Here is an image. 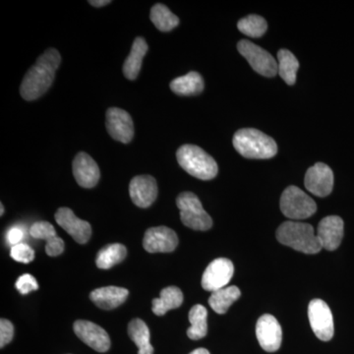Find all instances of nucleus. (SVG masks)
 Masks as SVG:
<instances>
[{"label":"nucleus","mask_w":354,"mask_h":354,"mask_svg":"<svg viewBox=\"0 0 354 354\" xmlns=\"http://www.w3.org/2000/svg\"><path fill=\"white\" fill-rule=\"evenodd\" d=\"M62 57L55 48H48L26 73L20 87V94L26 101H35L48 92L55 81Z\"/></svg>","instance_id":"obj_1"},{"label":"nucleus","mask_w":354,"mask_h":354,"mask_svg":"<svg viewBox=\"0 0 354 354\" xmlns=\"http://www.w3.org/2000/svg\"><path fill=\"white\" fill-rule=\"evenodd\" d=\"M277 239L279 243L305 254H316L323 249L313 227L299 221L281 223L277 230Z\"/></svg>","instance_id":"obj_2"},{"label":"nucleus","mask_w":354,"mask_h":354,"mask_svg":"<svg viewBox=\"0 0 354 354\" xmlns=\"http://www.w3.org/2000/svg\"><path fill=\"white\" fill-rule=\"evenodd\" d=\"M232 143L235 150L247 158L266 160L278 152L274 140L253 128H244L235 133Z\"/></svg>","instance_id":"obj_3"},{"label":"nucleus","mask_w":354,"mask_h":354,"mask_svg":"<svg viewBox=\"0 0 354 354\" xmlns=\"http://www.w3.org/2000/svg\"><path fill=\"white\" fill-rule=\"evenodd\" d=\"M177 162L190 176L202 180L215 178L218 167L216 160L200 147L183 145L176 153Z\"/></svg>","instance_id":"obj_4"},{"label":"nucleus","mask_w":354,"mask_h":354,"mask_svg":"<svg viewBox=\"0 0 354 354\" xmlns=\"http://www.w3.org/2000/svg\"><path fill=\"white\" fill-rule=\"evenodd\" d=\"M176 205L180 209L181 221L186 227L206 232L213 225L211 216L203 208L201 201L194 193H181L177 197Z\"/></svg>","instance_id":"obj_5"},{"label":"nucleus","mask_w":354,"mask_h":354,"mask_svg":"<svg viewBox=\"0 0 354 354\" xmlns=\"http://www.w3.org/2000/svg\"><path fill=\"white\" fill-rule=\"evenodd\" d=\"M281 211L291 220H305L317 211L315 201L297 186H288L281 197Z\"/></svg>","instance_id":"obj_6"},{"label":"nucleus","mask_w":354,"mask_h":354,"mask_svg":"<svg viewBox=\"0 0 354 354\" xmlns=\"http://www.w3.org/2000/svg\"><path fill=\"white\" fill-rule=\"evenodd\" d=\"M237 48L242 57H245L251 67L260 75L274 77L278 74V62L264 48L247 39L239 41Z\"/></svg>","instance_id":"obj_7"},{"label":"nucleus","mask_w":354,"mask_h":354,"mask_svg":"<svg viewBox=\"0 0 354 354\" xmlns=\"http://www.w3.org/2000/svg\"><path fill=\"white\" fill-rule=\"evenodd\" d=\"M310 326L314 334L323 342H329L334 337V318L330 307L322 299H314L308 306Z\"/></svg>","instance_id":"obj_8"},{"label":"nucleus","mask_w":354,"mask_h":354,"mask_svg":"<svg viewBox=\"0 0 354 354\" xmlns=\"http://www.w3.org/2000/svg\"><path fill=\"white\" fill-rule=\"evenodd\" d=\"M234 267L232 261L218 258L209 263L202 277V286L205 290L216 291L225 288L232 279Z\"/></svg>","instance_id":"obj_9"},{"label":"nucleus","mask_w":354,"mask_h":354,"mask_svg":"<svg viewBox=\"0 0 354 354\" xmlns=\"http://www.w3.org/2000/svg\"><path fill=\"white\" fill-rule=\"evenodd\" d=\"M304 183L306 189L312 194L326 197L330 194L334 187V174L327 165L317 162L307 171Z\"/></svg>","instance_id":"obj_10"},{"label":"nucleus","mask_w":354,"mask_h":354,"mask_svg":"<svg viewBox=\"0 0 354 354\" xmlns=\"http://www.w3.org/2000/svg\"><path fill=\"white\" fill-rule=\"evenodd\" d=\"M106 127L111 138L121 143H129L134 137V124L131 116L123 109H109L106 111Z\"/></svg>","instance_id":"obj_11"},{"label":"nucleus","mask_w":354,"mask_h":354,"mask_svg":"<svg viewBox=\"0 0 354 354\" xmlns=\"http://www.w3.org/2000/svg\"><path fill=\"white\" fill-rule=\"evenodd\" d=\"M256 335L261 348L268 353H274L281 348L283 330L274 316L266 314L260 317L256 325Z\"/></svg>","instance_id":"obj_12"},{"label":"nucleus","mask_w":354,"mask_h":354,"mask_svg":"<svg viewBox=\"0 0 354 354\" xmlns=\"http://www.w3.org/2000/svg\"><path fill=\"white\" fill-rule=\"evenodd\" d=\"M178 237L174 230L167 227H151L144 236L143 246L149 253H169L176 250Z\"/></svg>","instance_id":"obj_13"},{"label":"nucleus","mask_w":354,"mask_h":354,"mask_svg":"<svg viewBox=\"0 0 354 354\" xmlns=\"http://www.w3.org/2000/svg\"><path fill=\"white\" fill-rule=\"evenodd\" d=\"M74 332L81 341L95 351L106 353L111 348L108 333L97 324L86 320L76 321L74 323Z\"/></svg>","instance_id":"obj_14"},{"label":"nucleus","mask_w":354,"mask_h":354,"mask_svg":"<svg viewBox=\"0 0 354 354\" xmlns=\"http://www.w3.org/2000/svg\"><path fill=\"white\" fill-rule=\"evenodd\" d=\"M55 221L74 241L80 244L87 243L92 235V227L88 221L77 218L69 208H60L55 213Z\"/></svg>","instance_id":"obj_15"},{"label":"nucleus","mask_w":354,"mask_h":354,"mask_svg":"<svg viewBox=\"0 0 354 354\" xmlns=\"http://www.w3.org/2000/svg\"><path fill=\"white\" fill-rule=\"evenodd\" d=\"M344 225L342 218L329 216L319 223L317 237L323 249L334 251L341 245L344 237Z\"/></svg>","instance_id":"obj_16"},{"label":"nucleus","mask_w":354,"mask_h":354,"mask_svg":"<svg viewBox=\"0 0 354 354\" xmlns=\"http://www.w3.org/2000/svg\"><path fill=\"white\" fill-rule=\"evenodd\" d=\"M129 193L136 206L149 208L157 199V181L151 176H135L129 184Z\"/></svg>","instance_id":"obj_17"},{"label":"nucleus","mask_w":354,"mask_h":354,"mask_svg":"<svg viewBox=\"0 0 354 354\" xmlns=\"http://www.w3.org/2000/svg\"><path fill=\"white\" fill-rule=\"evenodd\" d=\"M72 169H73V176L75 177L77 183L81 187L93 188L99 183L100 176H101L99 165L88 153H79L74 158Z\"/></svg>","instance_id":"obj_18"},{"label":"nucleus","mask_w":354,"mask_h":354,"mask_svg":"<svg viewBox=\"0 0 354 354\" xmlns=\"http://www.w3.org/2000/svg\"><path fill=\"white\" fill-rule=\"evenodd\" d=\"M30 234L36 239L46 241V253L50 257L60 255L64 251V241L58 237L55 227L48 221H37L30 228Z\"/></svg>","instance_id":"obj_19"},{"label":"nucleus","mask_w":354,"mask_h":354,"mask_svg":"<svg viewBox=\"0 0 354 354\" xmlns=\"http://www.w3.org/2000/svg\"><path fill=\"white\" fill-rule=\"evenodd\" d=\"M129 291L118 286H106L97 288L90 295L91 300L99 308L111 310L120 306L127 301Z\"/></svg>","instance_id":"obj_20"},{"label":"nucleus","mask_w":354,"mask_h":354,"mask_svg":"<svg viewBox=\"0 0 354 354\" xmlns=\"http://www.w3.org/2000/svg\"><path fill=\"white\" fill-rule=\"evenodd\" d=\"M148 51V44L143 38L135 39L131 51L123 64V74L129 80H135L139 75L141 70L143 58Z\"/></svg>","instance_id":"obj_21"},{"label":"nucleus","mask_w":354,"mask_h":354,"mask_svg":"<svg viewBox=\"0 0 354 354\" xmlns=\"http://www.w3.org/2000/svg\"><path fill=\"white\" fill-rule=\"evenodd\" d=\"M183 302V291L176 286H169L160 291V297L153 300L152 310L156 315L164 316L169 310L180 307Z\"/></svg>","instance_id":"obj_22"},{"label":"nucleus","mask_w":354,"mask_h":354,"mask_svg":"<svg viewBox=\"0 0 354 354\" xmlns=\"http://www.w3.org/2000/svg\"><path fill=\"white\" fill-rule=\"evenodd\" d=\"M172 92L178 95H195L204 90V80L198 72L192 71L171 81Z\"/></svg>","instance_id":"obj_23"},{"label":"nucleus","mask_w":354,"mask_h":354,"mask_svg":"<svg viewBox=\"0 0 354 354\" xmlns=\"http://www.w3.org/2000/svg\"><path fill=\"white\" fill-rule=\"evenodd\" d=\"M128 335L139 348L138 354H153L150 342V330L141 319H134L128 325Z\"/></svg>","instance_id":"obj_24"},{"label":"nucleus","mask_w":354,"mask_h":354,"mask_svg":"<svg viewBox=\"0 0 354 354\" xmlns=\"http://www.w3.org/2000/svg\"><path fill=\"white\" fill-rule=\"evenodd\" d=\"M241 295V290L237 286H225L212 292L209 298V304L216 313L225 314Z\"/></svg>","instance_id":"obj_25"},{"label":"nucleus","mask_w":354,"mask_h":354,"mask_svg":"<svg viewBox=\"0 0 354 354\" xmlns=\"http://www.w3.org/2000/svg\"><path fill=\"white\" fill-rule=\"evenodd\" d=\"M208 311L201 304L195 305L189 312V329L187 330V335L193 341H198L206 337L208 333Z\"/></svg>","instance_id":"obj_26"},{"label":"nucleus","mask_w":354,"mask_h":354,"mask_svg":"<svg viewBox=\"0 0 354 354\" xmlns=\"http://www.w3.org/2000/svg\"><path fill=\"white\" fill-rule=\"evenodd\" d=\"M127 247L120 243L109 244L97 253L95 264L99 269L108 270L127 257Z\"/></svg>","instance_id":"obj_27"},{"label":"nucleus","mask_w":354,"mask_h":354,"mask_svg":"<svg viewBox=\"0 0 354 354\" xmlns=\"http://www.w3.org/2000/svg\"><path fill=\"white\" fill-rule=\"evenodd\" d=\"M299 62L291 51L281 50L278 53V73L288 85H293L297 81Z\"/></svg>","instance_id":"obj_28"},{"label":"nucleus","mask_w":354,"mask_h":354,"mask_svg":"<svg viewBox=\"0 0 354 354\" xmlns=\"http://www.w3.org/2000/svg\"><path fill=\"white\" fill-rule=\"evenodd\" d=\"M151 21L162 32H169L179 24V18L164 4L158 3L151 9Z\"/></svg>","instance_id":"obj_29"},{"label":"nucleus","mask_w":354,"mask_h":354,"mask_svg":"<svg viewBox=\"0 0 354 354\" xmlns=\"http://www.w3.org/2000/svg\"><path fill=\"white\" fill-rule=\"evenodd\" d=\"M237 28L242 34L251 38H260L267 32L268 24L259 15H248L237 23Z\"/></svg>","instance_id":"obj_30"},{"label":"nucleus","mask_w":354,"mask_h":354,"mask_svg":"<svg viewBox=\"0 0 354 354\" xmlns=\"http://www.w3.org/2000/svg\"><path fill=\"white\" fill-rule=\"evenodd\" d=\"M10 256L12 259L23 264H29L35 259L34 250L25 243H19L11 247Z\"/></svg>","instance_id":"obj_31"},{"label":"nucleus","mask_w":354,"mask_h":354,"mask_svg":"<svg viewBox=\"0 0 354 354\" xmlns=\"http://www.w3.org/2000/svg\"><path fill=\"white\" fill-rule=\"evenodd\" d=\"M16 288L21 295H25L31 291L38 290L39 285L37 283V279L32 274H25L16 281Z\"/></svg>","instance_id":"obj_32"},{"label":"nucleus","mask_w":354,"mask_h":354,"mask_svg":"<svg viewBox=\"0 0 354 354\" xmlns=\"http://www.w3.org/2000/svg\"><path fill=\"white\" fill-rule=\"evenodd\" d=\"M14 327L10 321L1 319L0 321V348H3L6 344L12 341Z\"/></svg>","instance_id":"obj_33"},{"label":"nucleus","mask_w":354,"mask_h":354,"mask_svg":"<svg viewBox=\"0 0 354 354\" xmlns=\"http://www.w3.org/2000/svg\"><path fill=\"white\" fill-rule=\"evenodd\" d=\"M23 237H24V232H23L22 228L19 227H11L6 234L7 242L10 244L11 247L21 243Z\"/></svg>","instance_id":"obj_34"},{"label":"nucleus","mask_w":354,"mask_h":354,"mask_svg":"<svg viewBox=\"0 0 354 354\" xmlns=\"http://www.w3.org/2000/svg\"><path fill=\"white\" fill-rule=\"evenodd\" d=\"M88 3L92 6L102 7L111 3V1H109V0H92V1H88Z\"/></svg>","instance_id":"obj_35"},{"label":"nucleus","mask_w":354,"mask_h":354,"mask_svg":"<svg viewBox=\"0 0 354 354\" xmlns=\"http://www.w3.org/2000/svg\"><path fill=\"white\" fill-rule=\"evenodd\" d=\"M189 354H209V353L206 348H197Z\"/></svg>","instance_id":"obj_36"},{"label":"nucleus","mask_w":354,"mask_h":354,"mask_svg":"<svg viewBox=\"0 0 354 354\" xmlns=\"http://www.w3.org/2000/svg\"><path fill=\"white\" fill-rule=\"evenodd\" d=\"M4 214V207L3 205L1 204V216Z\"/></svg>","instance_id":"obj_37"}]
</instances>
